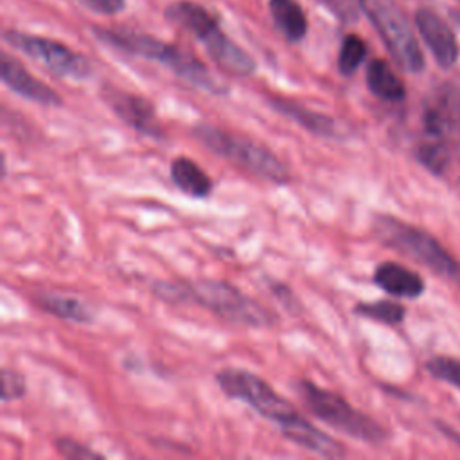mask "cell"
I'll list each match as a JSON object with an SVG mask.
<instances>
[{"mask_svg": "<svg viewBox=\"0 0 460 460\" xmlns=\"http://www.w3.org/2000/svg\"><path fill=\"white\" fill-rule=\"evenodd\" d=\"M102 99L110 110L137 133L155 140L165 138V131L156 119V110L147 99L117 86H104Z\"/></svg>", "mask_w": 460, "mask_h": 460, "instance_id": "9", "label": "cell"}, {"mask_svg": "<svg viewBox=\"0 0 460 460\" xmlns=\"http://www.w3.org/2000/svg\"><path fill=\"white\" fill-rule=\"evenodd\" d=\"M54 447L56 451L68 460H92V458H104V455L93 451L92 447L77 442L75 438L70 437H59L54 440Z\"/></svg>", "mask_w": 460, "mask_h": 460, "instance_id": "25", "label": "cell"}, {"mask_svg": "<svg viewBox=\"0 0 460 460\" xmlns=\"http://www.w3.org/2000/svg\"><path fill=\"white\" fill-rule=\"evenodd\" d=\"M169 172L176 189L190 198L203 199L214 190L212 178L189 156H176L171 162Z\"/></svg>", "mask_w": 460, "mask_h": 460, "instance_id": "16", "label": "cell"}, {"mask_svg": "<svg viewBox=\"0 0 460 460\" xmlns=\"http://www.w3.org/2000/svg\"><path fill=\"white\" fill-rule=\"evenodd\" d=\"M4 40L13 49L23 52L25 56L38 61L40 65H43L47 70H50L59 77L79 81L88 77L92 72L88 59L83 54L63 45L61 41L34 36V34H25L18 31H7L4 34Z\"/></svg>", "mask_w": 460, "mask_h": 460, "instance_id": "8", "label": "cell"}, {"mask_svg": "<svg viewBox=\"0 0 460 460\" xmlns=\"http://www.w3.org/2000/svg\"><path fill=\"white\" fill-rule=\"evenodd\" d=\"M167 18L194 34L198 40H201L210 29L217 25L214 16L205 7L192 2H176L169 5Z\"/></svg>", "mask_w": 460, "mask_h": 460, "instance_id": "20", "label": "cell"}, {"mask_svg": "<svg viewBox=\"0 0 460 460\" xmlns=\"http://www.w3.org/2000/svg\"><path fill=\"white\" fill-rule=\"evenodd\" d=\"M365 77L368 90L383 101L397 102L402 101L406 95L404 83L385 59H372L367 66Z\"/></svg>", "mask_w": 460, "mask_h": 460, "instance_id": "18", "label": "cell"}, {"mask_svg": "<svg viewBox=\"0 0 460 460\" xmlns=\"http://www.w3.org/2000/svg\"><path fill=\"white\" fill-rule=\"evenodd\" d=\"M25 377L11 368H2V402H11L25 397Z\"/></svg>", "mask_w": 460, "mask_h": 460, "instance_id": "26", "label": "cell"}, {"mask_svg": "<svg viewBox=\"0 0 460 460\" xmlns=\"http://www.w3.org/2000/svg\"><path fill=\"white\" fill-rule=\"evenodd\" d=\"M354 313L368 318V320H376L386 325H395L401 323L404 318V305H401L399 302H392V300H376V302H359L354 307Z\"/></svg>", "mask_w": 460, "mask_h": 460, "instance_id": "21", "label": "cell"}, {"mask_svg": "<svg viewBox=\"0 0 460 460\" xmlns=\"http://www.w3.org/2000/svg\"><path fill=\"white\" fill-rule=\"evenodd\" d=\"M271 106L280 111L284 117L291 119L293 122H296L298 126H302L305 131L316 135V137H323V138H340L341 137V126L336 119L309 110L298 102L288 101V99H271Z\"/></svg>", "mask_w": 460, "mask_h": 460, "instance_id": "15", "label": "cell"}, {"mask_svg": "<svg viewBox=\"0 0 460 460\" xmlns=\"http://www.w3.org/2000/svg\"><path fill=\"white\" fill-rule=\"evenodd\" d=\"M275 25L289 41H300L307 32V18L296 0H270Z\"/></svg>", "mask_w": 460, "mask_h": 460, "instance_id": "19", "label": "cell"}, {"mask_svg": "<svg viewBox=\"0 0 460 460\" xmlns=\"http://www.w3.org/2000/svg\"><path fill=\"white\" fill-rule=\"evenodd\" d=\"M216 381L226 397L246 402L261 417L275 422L279 428L286 426L300 411L262 377L250 370L226 367L216 372Z\"/></svg>", "mask_w": 460, "mask_h": 460, "instance_id": "7", "label": "cell"}, {"mask_svg": "<svg viewBox=\"0 0 460 460\" xmlns=\"http://www.w3.org/2000/svg\"><path fill=\"white\" fill-rule=\"evenodd\" d=\"M153 291L169 302L192 300L216 316L243 327H271L275 314L230 282L198 279L189 282H156Z\"/></svg>", "mask_w": 460, "mask_h": 460, "instance_id": "1", "label": "cell"}, {"mask_svg": "<svg viewBox=\"0 0 460 460\" xmlns=\"http://www.w3.org/2000/svg\"><path fill=\"white\" fill-rule=\"evenodd\" d=\"M415 25L435 61L442 68H451L456 63L460 52L451 27L437 13L426 7H420L415 13Z\"/></svg>", "mask_w": 460, "mask_h": 460, "instance_id": "10", "label": "cell"}, {"mask_svg": "<svg viewBox=\"0 0 460 460\" xmlns=\"http://www.w3.org/2000/svg\"><path fill=\"white\" fill-rule=\"evenodd\" d=\"M419 162L429 169L435 174H440L446 171L447 165V149L444 146V142L435 140V142H426L419 147L417 151Z\"/></svg>", "mask_w": 460, "mask_h": 460, "instance_id": "23", "label": "cell"}, {"mask_svg": "<svg viewBox=\"0 0 460 460\" xmlns=\"http://www.w3.org/2000/svg\"><path fill=\"white\" fill-rule=\"evenodd\" d=\"M374 232L385 246L420 262L435 275L460 288V261H456L433 235L392 216H379Z\"/></svg>", "mask_w": 460, "mask_h": 460, "instance_id": "5", "label": "cell"}, {"mask_svg": "<svg viewBox=\"0 0 460 460\" xmlns=\"http://www.w3.org/2000/svg\"><path fill=\"white\" fill-rule=\"evenodd\" d=\"M426 368L433 377L442 379L460 390V359L437 356L426 363Z\"/></svg>", "mask_w": 460, "mask_h": 460, "instance_id": "24", "label": "cell"}, {"mask_svg": "<svg viewBox=\"0 0 460 460\" xmlns=\"http://www.w3.org/2000/svg\"><path fill=\"white\" fill-rule=\"evenodd\" d=\"M270 291L284 305V309H288L289 313H298L300 311V302L295 296V293L289 289V286H284V284H279V282H271Z\"/></svg>", "mask_w": 460, "mask_h": 460, "instance_id": "27", "label": "cell"}, {"mask_svg": "<svg viewBox=\"0 0 460 460\" xmlns=\"http://www.w3.org/2000/svg\"><path fill=\"white\" fill-rule=\"evenodd\" d=\"M0 65H2L0 66L2 83L9 90H13L14 93H18L20 97H23L27 101L41 104V106H52V108L61 106V102H63L61 95L49 84L36 79L32 74H29L20 61L4 54Z\"/></svg>", "mask_w": 460, "mask_h": 460, "instance_id": "11", "label": "cell"}, {"mask_svg": "<svg viewBox=\"0 0 460 460\" xmlns=\"http://www.w3.org/2000/svg\"><path fill=\"white\" fill-rule=\"evenodd\" d=\"M199 41L205 45L208 56L221 70L234 75H252L255 72L253 58L234 40H230L219 29V25L210 29Z\"/></svg>", "mask_w": 460, "mask_h": 460, "instance_id": "12", "label": "cell"}, {"mask_svg": "<svg viewBox=\"0 0 460 460\" xmlns=\"http://www.w3.org/2000/svg\"><path fill=\"white\" fill-rule=\"evenodd\" d=\"M81 4L99 14H117L126 7V0H81Z\"/></svg>", "mask_w": 460, "mask_h": 460, "instance_id": "28", "label": "cell"}, {"mask_svg": "<svg viewBox=\"0 0 460 460\" xmlns=\"http://www.w3.org/2000/svg\"><path fill=\"white\" fill-rule=\"evenodd\" d=\"M194 138L214 155L230 160L241 169L271 183H288L289 171L286 164L266 146L246 137L225 131L223 128L199 122L192 128Z\"/></svg>", "mask_w": 460, "mask_h": 460, "instance_id": "3", "label": "cell"}, {"mask_svg": "<svg viewBox=\"0 0 460 460\" xmlns=\"http://www.w3.org/2000/svg\"><path fill=\"white\" fill-rule=\"evenodd\" d=\"M359 5L379 32L394 61L402 70L419 74L424 68V56L399 5L394 0H359Z\"/></svg>", "mask_w": 460, "mask_h": 460, "instance_id": "6", "label": "cell"}, {"mask_svg": "<svg viewBox=\"0 0 460 460\" xmlns=\"http://www.w3.org/2000/svg\"><path fill=\"white\" fill-rule=\"evenodd\" d=\"M295 390L304 406L327 426L372 446L383 444L388 438L386 429L377 420L354 408L340 394L322 388L309 379H298Z\"/></svg>", "mask_w": 460, "mask_h": 460, "instance_id": "4", "label": "cell"}, {"mask_svg": "<svg viewBox=\"0 0 460 460\" xmlns=\"http://www.w3.org/2000/svg\"><path fill=\"white\" fill-rule=\"evenodd\" d=\"M95 32L99 40H102L104 43L119 50L162 63L172 74H176L185 83L199 90H205L214 95L226 92L225 84H221L199 59H196L190 52H185L176 45L155 40L151 36L133 34V32H115V31H104V29Z\"/></svg>", "mask_w": 460, "mask_h": 460, "instance_id": "2", "label": "cell"}, {"mask_svg": "<svg viewBox=\"0 0 460 460\" xmlns=\"http://www.w3.org/2000/svg\"><path fill=\"white\" fill-rule=\"evenodd\" d=\"M365 56H367L365 41L356 34L345 36L341 41V47H340V54H338L340 72L343 75H352L363 63Z\"/></svg>", "mask_w": 460, "mask_h": 460, "instance_id": "22", "label": "cell"}, {"mask_svg": "<svg viewBox=\"0 0 460 460\" xmlns=\"http://www.w3.org/2000/svg\"><path fill=\"white\" fill-rule=\"evenodd\" d=\"M374 282L383 291H386L394 296H401V298H417L424 293L422 277L394 261L381 262L376 268Z\"/></svg>", "mask_w": 460, "mask_h": 460, "instance_id": "14", "label": "cell"}, {"mask_svg": "<svg viewBox=\"0 0 460 460\" xmlns=\"http://www.w3.org/2000/svg\"><path fill=\"white\" fill-rule=\"evenodd\" d=\"M280 433L289 442H293L298 447H302L309 453H314L318 456H325V458H341V456H345L343 446L336 438H332L331 435L318 429L311 420L302 417V413H298L286 426H282Z\"/></svg>", "mask_w": 460, "mask_h": 460, "instance_id": "13", "label": "cell"}, {"mask_svg": "<svg viewBox=\"0 0 460 460\" xmlns=\"http://www.w3.org/2000/svg\"><path fill=\"white\" fill-rule=\"evenodd\" d=\"M34 300L45 313L61 320H68L74 323H92L95 320L93 309L70 295L38 293Z\"/></svg>", "mask_w": 460, "mask_h": 460, "instance_id": "17", "label": "cell"}]
</instances>
